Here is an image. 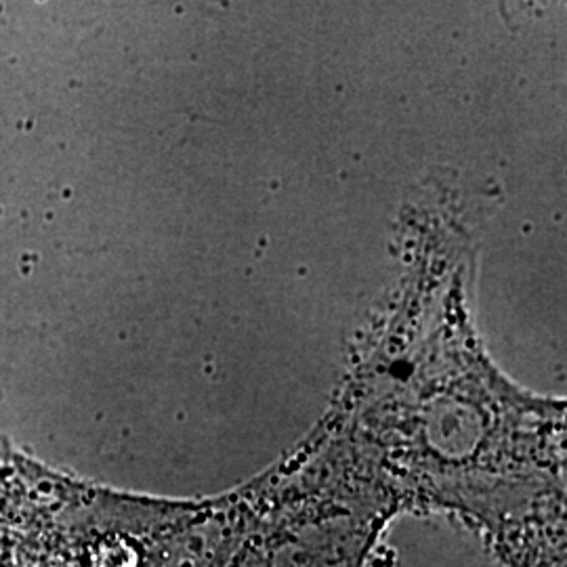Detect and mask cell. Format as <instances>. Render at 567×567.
<instances>
[{"label":"cell","mask_w":567,"mask_h":567,"mask_svg":"<svg viewBox=\"0 0 567 567\" xmlns=\"http://www.w3.org/2000/svg\"><path fill=\"white\" fill-rule=\"evenodd\" d=\"M489 538L507 567H566L564 501L529 513Z\"/></svg>","instance_id":"3"},{"label":"cell","mask_w":567,"mask_h":567,"mask_svg":"<svg viewBox=\"0 0 567 567\" xmlns=\"http://www.w3.org/2000/svg\"><path fill=\"white\" fill-rule=\"evenodd\" d=\"M0 567H97L82 486L2 452Z\"/></svg>","instance_id":"2"},{"label":"cell","mask_w":567,"mask_h":567,"mask_svg":"<svg viewBox=\"0 0 567 567\" xmlns=\"http://www.w3.org/2000/svg\"><path fill=\"white\" fill-rule=\"evenodd\" d=\"M395 508L377 492L246 496L243 524L221 567H362Z\"/></svg>","instance_id":"1"}]
</instances>
